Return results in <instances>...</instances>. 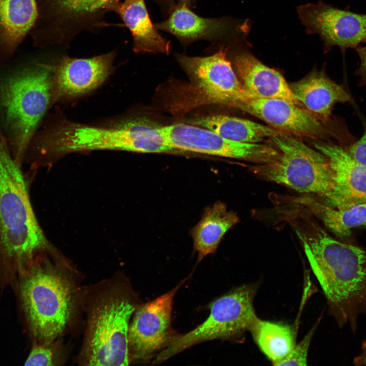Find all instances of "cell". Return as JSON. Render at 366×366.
I'll use <instances>...</instances> for the list:
<instances>
[{
  "mask_svg": "<svg viewBox=\"0 0 366 366\" xmlns=\"http://www.w3.org/2000/svg\"><path fill=\"white\" fill-rule=\"evenodd\" d=\"M311 269L338 325L355 333L366 317V251L338 240L314 223L296 230Z\"/></svg>",
  "mask_w": 366,
  "mask_h": 366,
  "instance_id": "obj_1",
  "label": "cell"
},
{
  "mask_svg": "<svg viewBox=\"0 0 366 366\" xmlns=\"http://www.w3.org/2000/svg\"><path fill=\"white\" fill-rule=\"evenodd\" d=\"M48 248L21 166L0 131V286L14 283L19 274Z\"/></svg>",
  "mask_w": 366,
  "mask_h": 366,
  "instance_id": "obj_2",
  "label": "cell"
},
{
  "mask_svg": "<svg viewBox=\"0 0 366 366\" xmlns=\"http://www.w3.org/2000/svg\"><path fill=\"white\" fill-rule=\"evenodd\" d=\"M161 127L143 116L117 119L102 126L65 121L42 132L34 145L42 155L94 150L177 152L166 140Z\"/></svg>",
  "mask_w": 366,
  "mask_h": 366,
  "instance_id": "obj_3",
  "label": "cell"
},
{
  "mask_svg": "<svg viewBox=\"0 0 366 366\" xmlns=\"http://www.w3.org/2000/svg\"><path fill=\"white\" fill-rule=\"evenodd\" d=\"M22 309L37 342L50 344L64 331L74 305L69 280L40 255L16 281Z\"/></svg>",
  "mask_w": 366,
  "mask_h": 366,
  "instance_id": "obj_4",
  "label": "cell"
},
{
  "mask_svg": "<svg viewBox=\"0 0 366 366\" xmlns=\"http://www.w3.org/2000/svg\"><path fill=\"white\" fill-rule=\"evenodd\" d=\"M52 100V74L44 63L19 70L0 83V107L7 139L13 157L20 165Z\"/></svg>",
  "mask_w": 366,
  "mask_h": 366,
  "instance_id": "obj_5",
  "label": "cell"
},
{
  "mask_svg": "<svg viewBox=\"0 0 366 366\" xmlns=\"http://www.w3.org/2000/svg\"><path fill=\"white\" fill-rule=\"evenodd\" d=\"M270 139L279 155L269 163L254 166V172L299 193L318 195L333 206L334 184L327 157L289 134Z\"/></svg>",
  "mask_w": 366,
  "mask_h": 366,
  "instance_id": "obj_6",
  "label": "cell"
},
{
  "mask_svg": "<svg viewBox=\"0 0 366 366\" xmlns=\"http://www.w3.org/2000/svg\"><path fill=\"white\" fill-rule=\"evenodd\" d=\"M37 18L33 27L37 45H69L84 30L105 25L109 12L118 13L119 0H36ZM32 28V29H33Z\"/></svg>",
  "mask_w": 366,
  "mask_h": 366,
  "instance_id": "obj_7",
  "label": "cell"
},
{
  "mask_svg": "<svg viewBox=\"0 0 366 366\" xmlns=\"http://www.w3.org/2000/svg\"><path fill=\"white\" fill-rule=\"evenodd\" d=\"M255 285H244L224 294L210 306L207 318L191 331L171 342L157 355L155 363L164 361L192 346L214 339H231L242 335L257 317L253 301Z\"/></svg>",
  "mask_w": 366,
  "mask_h": 366,
  "instance_id": "obj_8",
  "label": "cell"
},
{
  "mask_svg": "<svg viewBox=\"0 0 366 366\" xmlns=\"http://www.w3.org/2000/svg\"><path fill=\"white\" fill-rule=\"evenodd\" d=\"M133 304L118 294L108 295L93 309L88 322L85 348L89 365H127L129 320Z\"/></svg>",
  "mask_w": 366,
  "mask_h": 366,
  "instance_id": "obj_9",
  "label": "cell"
},
{
  "mask_svg": "<svg viewBox=\"0 0 366 366\" xmlns=\"http://www.w3.org/2000/svg\"><path fill=\"white\" fill-rule=\"evenodd\" d=\"M176 58L193 83V92L199 103L230 107L234 101L249 94L227 58L224 48L210 56L178 54Z\"/></svg>",
  "mask_w": 366,
  "mask_h": 366,
  "instance_id": "obj_10",
  "label": "cell"
},
{
  "mask_svg": "<svg viewBox=\"0 0 366 366\" xmlns=\"http://www.w3.org/2000/svg\"><path fill=\"white\" fill-rule=\"evenodd\" d=\"M169 143L178 150L241 159L263 164L279 154L278 149L259 143H243L226 139L205 128L188 124L162 126Z\"/></svg>",
  "mask_w": 366,
  "mask_h": 366,
  "instance_id": "obj_11",
  "label": "cell"
},
{
  "mask_svg": "<svg viewBox=\"0 0 366 366\" xmlns=\"http://www.w3.org/2000/svg\"><path fill=\"white\" fill-rule=\"evenodd\" d=\"M297 12L307 33L319 35L324 52L333 46L345 50L366 43V14L341 9L322 1L301 5Z\"/></svg>",
  "mask_w": 366,
  "mask_h": 366,
  "instance_id": "obj_12",
  "label": "cell"
},
{
  "mask_svg": "<svg viewBox=\"0 0 366 366\" xmlns=\"http://www.w3.org/2000/svg\"><path fill=\"white\" fill-rule=\"evenodd\" d=\"M178 285L137 311L129 325L128 349L132 360H146L165 347L174 296Z\"/></svg>",
  "mask_w": 366,
  "mask_h": 366,
  "instance_id": "obj_13",
  "label": "cell"
},
{
  "mask_svg": "<svg viewBox=\"0 0 366 366\" xmlns=\"http://www.w3.org/2000/svg\"><path fill=\"white\" fill-rule=\"evenodd\" d=\"M231 107L291 135L315 139H325L329 135L320 119L306 109L283 100L260 98L249 94L233 102Z\"/></svg>",
  "mask_w": 366,
  "mask_h": 366,
  "instance_id": "obj_14",
  "label": "cell"
},
{
  "mask_svg": "<svg viewBox=\"0 0 366 366\" xmlns=\"http://www.w3.org/2000/svg\"><path fill=\"white\" fill-rule=\"evenodd\" d=\"M115 51L88 58L64 55L52 64H45L52 74L53 97L81 96L102 84L113 69Z\"/></svg>",
  "mask_w": 366,
  "mask_h": 366,
  "instance_id": "obj_15",
  "label": "cell"
},
{
  "mask_svg": "<svg viewBox=\"0 0 366 366\" xmlns=\"http://www.w3.org/2000/svg\"><path fill=\"white\" fill-rule=\"evenodd\" d=\"M233 64L242 86L251 96L283 100L304 108L282 74L263 64L250 51L237 52Z\"/></svg>",
  "mask_w": 366,
  "mask_h": 366,
  "instance_id": "obj_16",
  "label": "cell"
},
{
  "mask_svg": "<svg viewBox=\"0 0 366 366\" xmlns=\"http://www.w3.org/2000/svg\"><path fill=\"white\" fill-rule=\"evenodd\" d=\"M313 144L329 161L334 184L336 206L366 202V166L354 161L341 146L325 142Z\"/></svg>",
  "mask_w": 366,
  "mask_h": 366,
  "instance_id": "obj_17",
  "label": "cell"
},
{
  "mask_svg": "<svg viewBox=\"0 0 366 366\" xmlns=\"http://www.w3.org/2000/svg\"><path fill=\"white\" fill-rule=\"evenodd\" d=\"M303 108L320 119L329 120L333 106L351 100L341 85L331 80L323 71H312L307 76L289 84Z\"/></svg>",
  "mask_w": 366,
  "mask_h": 366,
  "instance_id": "obj_18",
  "label": "cell"
},
{
  "mask_svg": "<svg viewBox=\"0 0 366 366\" xmlns=\"http://www.w3.org/2000/svg\"><path fill=\"white\" fill-rule=\"evenodd\" d=\"M117 14L132 34L135 53H169L170 42L152 23L144 0H125Z\"/></svg>",
  "mask_w": 366,
  "mask_h": 366,
  "instance_id": "obj_19",
  "label": "cell"
},
{
  "mask_svg": "<svg viewBox=\"0 0 366 366\" xmlns=\"http://www.w3.org/2000/svg\"><path fill=\"white\" fill-rule=\"evenodd\" d=\"M155 26L174 35L185 43L216 38L228 29L227 21L201 17L184 4H179L166 20L156 24Z\"/></svg>",
  "mask_w": 366,
  "mask_h": 366,
  "instance_id": "obj_20",
  "label": "cell"
},
{
  "mask_svg": "<svg viewBox=\"0 0 366 366\" xmlns=\"http://www.w3.org/2000/svg\"><path fill=\"white\" fill-rule=\"evenodd\" d=\"M186 123L209 130L226 139L243 143H259L265 138L288 134L248 119L225 115L200 116Z\"/></svg>",
  "mask_w": 366,
  "mask_h": 366,
  "instance_id": "obj_21",
  "label": "cell"
},
{
  "mask_svg": "<svg viewBox=\"0 0 366 366\" xmlns=\"http://www.w3.org/2000/svg\"><path fill=\"white\" fill-rule=\"evenodd\" d=\"M238 222L237 215L221 201L206 208L191 233L198 261L214 253L225 233Z\"/></svg>",
  "mask_w": 366,
  "mask_h": 366,
  "instance_id": "obj_22",
  "label": "cell"
},
{
  "mask_svg": "<svg viewBox=\"0 0 366 366\" xmlns=\"http://www.w3.org/2000/svg\"><path fill=\"white\" fill-rule=\"evenodd\" d=\"M36 0H0V47L12 51L33 27Z\"/></svg>",
  "mask_w": 366,
  "mask_h": 366,
  "instance_id": "obj_23",
  "label": "cell"
},
{
  "mask_svg": "<svg viewBox=\"0 0 366 366\" xmlns=\"http://www.w3.org/2000/svg\"><path fill=\"white\" fill-rule=\"evenodd\" d=\"M249 331L260 350L276 365L295 345V332L291 325L257 317Z\"/></svg>",
  "mask_w": 366,
  "mask_h": 366,
  "instance_id": "obj_24",
  "label": "cell"
},
{
  "mask_svg": "<svg viewBox=\"0 0 366 366\" xmlns=\"http://www.w3.org/2000/svg\"><path fill=\"white\" fill-rule=\"evenodd\" d=\"M300 201L338 236H348L353 228L366 224V202L334 207L314 198L304 197Z\"/></svg>",
  "mask_w": 366,
  "mask_h": 366,
  "instance_id": "obj_25",
  "label": "cell"
},
{
  "mask_svg": "<svg viewBox=\"0 0 366 366\" xmlns=\"http://www.w3.org/2000/svg\"><path fill=\"white\" fill-rule=\"evenodd\" d=\"M316 326L313 327L302 340L295 344L290 354L276 365H306L310 344Z\"/></svg>",
  "mask_w": 366,
  "mask_h": 366,
  "instance_id": "obj_26",
  "label": "cell"
},
{
  "mask_svg": "<svg viewBox=\"0 0 366 366\" xmlns=\"http://www.w3.org/2000/svg\"><path fill=\"white\" fill-rule=\"evenodd\" d=\"M24 364L37 366L55 365L53 350L50 344L37 342L34 344Z\"/></svg>",
  "mask_w": 366,
  "mask_h": 366,
  "instance_id": "obj_27",
  "label": "cell"
},
{
  "mask_svg": "<svg viewBox=\"0 0 366 366\" xmlns=\"http://www.w3.org/2000/svg\"><path fill=\"white\" fill-rule=\"evenodd\" d=\"M346 150L354 161L366 166V131L362 136Z\"/></svg>",
  "mask_w": 366,
  "mask_h": 366,
  "instance_id": "obj_28",
  "label": "cell"
},
{
  "mask_svg": "<svg viewBox=\"0 0 366 366\" xmlns=\"http://www.w3.org/2000/svg\"><path fill=\"white\" fill-rule=\"evenodd\" d=\"M365 45L358 46L356 49V52L359 57L360 64L359 72L363 75H366V43Z\"/></svg>",
  "mask_w": 366,
  "mask_h": 366,
  "instance_id": "obj_29",
  "label": "cell"
},
{
  "mask_svg": "<svg viewBox=\"0 0 366 366\" xmlns=\"http://www.w3.org/2000/svg\"><path fill=\"white\" fill-rule=\"evenodd\" d=\"M361 352L353 359V364L356 365H366V339L361 343Z\"/></svg>",
  "mask_w": 366,
  "mask_h": 366,
  "instance_id": "obj_30",
  "label": "cell"
},
{
  "mask_svg": "<svg viewBox=\"0 0 366 366\" xmlns=\"http://www.w3.org/2000/svg\"><path fill=\"white\" fill-rule=\"evenodd\" d=\"M192 0H180L179 4H184L187 5L188 7L191 6Z\"/></svg>",
  "mask_w": 366,
  "mask_h": 366,
  "instance_id": "obj_31",
  "label": "cell"
}]
</instances>
